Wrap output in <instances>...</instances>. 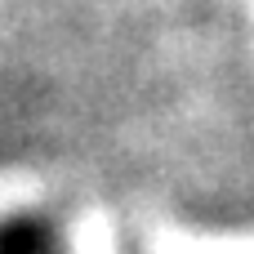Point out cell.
<instances>
[{"label": "cell", "mask_w": 254, "mask_h": 254, "mask_svg": "<svg viewBox=\"0 0 254 254\" xmlns=\"http://www.w3.org/2000/svg\"><path fill=\"white\" fill-rule=\"evenodd\" d=\"M0 254H67V232L54 214L13 210L0 219Z\"/></svg>", "instance_id": "6da1fadb"}]
</instances>
